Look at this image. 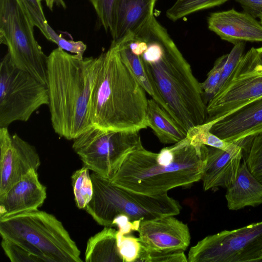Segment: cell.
Here are the masks:
<instances>
[{"label":"cell","instance_id":"1f68e13d","mask_svg":"<svg viewBox=\"0 0 262 262\" xmlns=\"http://www.w3.org/2000/svg\"><path fill=\"white\" fill-rule=\"evenodd\" d=\"M42 1L43 0H22L35 27H37L45 37L49 40V35L46 27L48 23L43 11Z\"/></svg>","mask_w":262,"mask_h":262},{"label":"cell","instance_id":"5b68a950","mask_svg":"<svg viewBox=\"0 0 262 262\" xmlns=\"http://www.w3.org/2000/svg\"><path fill=\"white\" fill-rule=\"evenodd\" d=\"M2 238L15 243L42 262H81L80 252L62 223L38 209L0 218Z\"/></svg>","mask_w":262,"mask_h":262},{"label":"cell","instance_id":"2e32d148","mask_svg":"<svg viewBox=\"0 0 262 262\" xmlns=\"http://www.w3.org/2000/svg\"><path fill=\"white\" fill-rule=\"evenodd\" d=\"M46 198V187L39 181L37 170L32 169L0 195V218L37 210Z\"/></svg>","mask_w":262,"mask_h":262},{"label":"cell","instance_id":"8fae6325","mask_svg":"<svg viewBox=\"0 0 262 262\" xmlns=\"http://www.w3.org/2000/svg\"><path fill=\"white\" fill-rule=\"evenodd\" d=\"M262 96V62L256 49L243 54L223 85L208 101L205 122H216L248 102Z\"/></svg>","mask_w":262,"mask_h":262},{"label":"cell","instance_id":"f546056e","mask_svg":"<svg viewBox=\"0 0 262 262\" xmlns=\"http://www.w3.org/2000/svg\"><path fill=\"white\" fill-rule=\"evenodd\" d=\"M188 259L183 251L152 252L143 245L137 262H187Z\"/></svg>","mask_w":262,"mask_h":262},{"label":"cell","instance_id":"277c9868","mask_svg":"<svg viewBox=\"0 0 262 262\" xmlns=\"http://www.w3.org/2000/svg\"><path fill=\"white\" fill-rule=\"evenodd\" d=\"M95 60L59 48L48 56L46 85L52 126L67 140H74L92 127L89 107Z\"/></svg>","mask_w":262,"mask_h":262},{"label":"cell","instance_id":"6da1fadb","mask_svg":"<svg viewBox=\"0 0 262 262\" xmlns=\"http://www.w3.org/2000/svg\"><path fill=\"white\" fill-rule=\"evenodd\" d=\"M125 43L139 56L166 103L168 114L186 132L205 122L207 104L199 82L167 30L154 15Z\"/></svg>","mask_w":262,"mask_h":262},{"label":"cell","instance_id":"5bb4252c","mask_svg":"<svg viewBox=\"0 0 262 262\" xmlns=\"http://www.w3.org/2000/svg\"><path fill=\"white\" fill-rule=\"evenodd\" d=\"M137 231L142 245L149 251H184L190 242L187 225L174 215L142 221Z\"/></svg>","mask_w":262,"mask_h":262},{"label":"cell","instance_id":"8d00e7d4","mask_svg":"<svg viewBox=\"0 0 262 262\" xmlns=\"http://www.w3.org/2000/svg\"><path fill=\"white\" fill-rule=\"evenodd\" d=\"M256 51H257L258 55L259 56V58L260 60H261V61L262 62V47L258 48H256Z\"/></svg>","mask_w":262,"mask_h":262},{"label":"cell","instance_id":"8992f818","mask_svg":"<svg viewBox=\"0 0 262 262\" xmlns=\"http://www.w3.org/2000/svg\"><path fill=\"white\" fill-rule=\"evenodd\" d=\"M91 178L93 194L84 209L101 226H113L114 219L121 214L135 222L174 216L180 212L179 202L167 193L146 195L136 192L94 172Z\"/></svg>","mask_w":262,"mask_h":262},{"label":"cell","instance_id":"3957f363","mask_svg":"<svg viewBox=\"0 0 262 262\" xmlns=\"http://www.w3.org/2000/svg\"><path fill=\"white\" fill-rule=\"evenodd\" d=\"M207 155V146L194 145L187 137L158 153L142 146L129 153L109 180L146 195L165 193L201 180Z\"/></svg>","mask_w":262,"mask_h":262},{"label":"cell","instance_id":"9a60e30c","mask_svg":"<svg viewBox=\"0 0 262 262\" xmlns=\"http://www.w3.org/2000/svg\"><path fill=\"white\" fill-rule=\"evenodd\" d=\"M208 29L224 40L262 42V25L247 12L234 9L213 12L207 18Z\"/></svg>","mask_w":262,"mask_h":262},{"label":"cell","instance_id":"4316f807","mask_svg":"<svg viewBox=\"0 0 262 262\" xmlns=\"http://www.w3.org/2000/svg\"><path fill=\"white\" fill-rule=\"evenodd\" d=\"M117 239L123 262H137L142 249L139 237L122 234L117 230Z\"/></svg>","mask_w":262,"mask_h":262},{"label":"cell","instance_id":"9c48e42d","mask_svg":"<svg viewBox=\"0 0 262 262\" xmlns=\"http://www.w3.org/2000/svg\"><path fill=\"white\" fill-rule=\"evenodd\" d=\"M48 104L47 85L15 67L7 53L0 64V127L27 121L40 106Z\"/></svg>","mask_w":262,"mask_h":262},{"label":"cell","instance_id":"d6986e66","mask_svg":"<svg viewBox=\"0 0 262 262\" xmlns=\"http://www.w3.org/2000/svg\"><path fill=\"white\" fill-rule=\"evenodd\" d=\"M227 189L225 198L230 210L262 204V183L249 170L245 160L241 164L236 180Z\"/></svg>","mask_w":262,"mask_h":262},{"label":"cell","instance_id":"83f0119b","mask_svg":"<svg viewBox=\"0 0 262 262\" xmlns=\"http://www.w3.org/2000/svg\"><path fill=\"white\" fill-rule=\"evenodd\" d=\"M228 54L219 57L215 60L212 69L207 74L206 80L200 83L204 95L209 98V100L217 91L224 66Z\"/></svg>","mask_w":262,"mask_h":262},{"label":"cell","instance_id":"836d02e7","mask_svg":"<svg viewBox=\"0 0 262 262\" xmlns=\"http://www.w3.org/2000/svg\"><path fill=\"white\" fill-rule=\"evenodd\" d=\"M90 1L105 31H110L112 10L115 0H90Z\"/></svg>","mask_w":262,"mask_h":262},{"label":"cell","instance_id":"44dd1931","mask_svg":"<svg viewBox=\"0 0 262 262\" xmlns=\"http://www.w3.org/2000/svg\"><path fill=\"white\" fill-rule=\"evenodd\" d=\"M86 262H123L117 239V230L104 227L89 238L85 252Z\"/></svg>","mask_w":262,"mask_h":262},{"label":"cell","instance_id":"ac0fdd59","mask_svg":"<svg viewBox=\"0 0 262 262\" xmlns=\"http://www.w3.org/2000/svg\"><path fill=\"white\" fill-rule=\"evenodd\" d=\"M157 0H115L110 32L115 43L127 39L154 15Z\"/></svg>","mask_w":262,"mask_h":262},{"label":"cell","instance_id":"4dcf8cb0","mask_svg":"<svg viewBox=\"0 0 262 262\" xmlns=\"http://www.w3.org/2000/svg\"><path fill=\"white\" fill-rule=\"evenodd\" d=\"M46 27L49 35V40L56 43L58 48L65 51L83 57V53L86 49V46L82 41L67 40L57 34L48 24Z\"/></svg>","mask_w":262,"mask_h":262},{"label":"cell","instance_id":"7a4b0ae2","mask_svg":"<svg viewBox=\"0 0 262 262\" xmlns=\"http://www.w3.org/2000/svg\"><path fill=\"white\" fill-rule=\"evenodd\" d=\"M147 104L146 91L112 42L94 63L89 107L92 126L119 131L146 128Z\"/></svg>","mask_w":262,"mask_h":262},{"label":"cell","instance_id":"52a82bcc","mask_svg":"<svg viewBox=\"0 0 262 262\" xmlns=\"http://www.w3.org/2000/svg\"><path fill=\"white\" fill-rule=\"evenodd\" d=\"M34 23L22 0H0V42L11 63L46 85L48 56L36 40Z\"/></svg>","mask_w":262,"mask_h":262},{"label":"cell","instance_id":"e0dca14e","mask_svg":"<svg viewBox=\"0 0 262 262\" xmlns=\"http://www.w3.org/2000/svg\"><path fill=\"white\" fill-rule=\"evenodd\" d=\"M243 150L235 143L227 150L207 146L206 162L201 179L204 191L218 187L227 188L235 182Z\"/></svg>","mask_w":262,"mask_h":262},{"label":"cell","instance_id":"ba28073f","mask_svg":"<svg viewBox=\"0 0 262 262\" xmlns=\"http://www.w3.org/2000/svg\"><path fill=\"white\" fill-rule=\"evenodd\" d=\"M140 131H119L92 126L74 139L72 148L92 172L110 179L126 157L143 146Z\"/></svg>","mask_w":262,"mask_h":262},{"label":"cell","instance_id":"7c38bea8","mask_svg":"<svg viewBox=\"0 0 262 262\" xmlns=\"http://www.w3.org/2000/svg\"><path fill=\"white\" fill-rule=\"evenodd\" d=\"M0 195L30 170H37L40 159L35 147L8 127H0Z\"/></svg>","mask_w":262,"mask_h":262},{"label":"cell","instance_id":"cb8c5ba5","mask_svg":"<svg viewBox=\"0 0 262 262\" xmlns=\"http://www.w3.org/2000/svg\"><path fill=\"white\" fill-rule=\"evenodd\" d=\"M214 123L211 121L194 126L188 130L186 137L194 145H205L224 150H228L233 143L226 141L210 132Z\"/></svg>","mask_w":262,"mask_h":262},{"label":"cell","instance_id":"d4e9b609","mask_svg":"<svg viewBox=\"0 0 262 262\" xmlns=\"http://www.w3.org/2000/svg\"><path fill=\"white\" fill-rule=\"evenodd\" d=\"M228 0H177L166 12V16L176 21L198 11L220 6Z\"/></svg>","mask_w":262,"mask_h":262},{"label":"cell","instance_id":"30bf717a","mask_svg":"<svg viewBox=\"0 0 262 262\" xmlns=\"http://www.w3.org/2000/svg\"><path fill=\"white\" fill-rule=\"evenodd\" d=\"M189 262H262V221L208 235L192 247Z\"/></svg>","mask_w":262,"mask_h":262},{"label":"cell","instance_id":"484cf974","mask_svg":"<svg viewBox=\"0 0 262 262\" xmlns=\"http://www.w3.org/2000/svg\"><path fill=\"white\" fill-rule=\"evenodd\" d=\"M245 160L251 172L262 183V133L253 139Z\"/></svg>","mask_w":262,"mask_h":262},{"label":"cell","instance_id":"74e56055","mask_svg":"<svg viewBox=\"0 0 262 262\" xmlns=\"http://www.w3.org/2000/svg\"><path fill=\"white\" fill-rule=\"evenodd\" d=\"M259 19L260 20V23L262 25V14L260 16Z\"/></svg>","mask_w":262,"mask_h":262},{"label":"cell","instance_id":"4fadbf2b","mask_svg":"<svg viewBox=\"0 0 262 262\" xmlns=\"http://www.w3.org/2000/svg\"><path fill=\"white\" fill-rule=\"evenodd\" d=\"M210 132L247 150L254 137L262 133V96L218 120Z\"/></svg>","mask_w":262,"mask_h":262},{"label":"cell","instance_id":"d6a6232c","mask_svg":"<svg viewBox=\"0 0 262 262\" xmlns=\"http://www.w3.org/2000/svg\"><path fill=\"white\" fill-rule=\"evenodd\" d=\"M245 47L244 42H238L234 45L233 48L228 54L217 90L223 85L236 67L244 54Z\"/></svg>","mask_w":262,"mask_h":262},{"label":"cell","instance_id":"d590c367","mask_svg":"<svg viewBox=\"0 0 262 262\" xmlns=\"http://www.w3.org/2000/svg\"><path fill=\"white\" fill-rule=\"evenodd\" d=\"M46 2L47 7L51 11L53 10V8L54 4L57 6H61L64 9L66 8V5L63 0H43Z\"/></svg>","mask_w":262,"mask_h":262},{"label":"cell","instance_id":"7402d4cb","mask_svg":"<svg viewBox=\"0 0 262 262\" xmlns=\"http://www.w3.org/2000/svg\"><path fill=\"white\" fill-rule=\"evenodd\" d=\"M114 43L118 47L122 60L129 69L146 92L168 113V107L156 88L150 80L141 57L134 54L125 43Z\"/></svg>","mask_w":262,"mask_h":262},{"label":"cell","instance_id":"603a6c76","mask_svg":"<svg viewBox=\"0 0 262 262\" xmlns=\"http://www.w3.org/2000/svg\"><path fill=\"white\" fill-rule=\"evenodd\" d=\"M90 169L83 166L72 175L74 199L79 209H84L92 198L93 187Z\"/></svg>","mask_w":262,"mask_h":262},{"label":"cell","instance_id":"f1b7e54d","mask_svg":"<svg viewBox=\"0 0 262 262\" xmlns=\"http://www.w3.org/2000/svg\"><path fill=\"white\" fill-rule=\"evenodd\" d=\"M2 247L12 262H42L41 259L23 246L2 238Z\"/></svg>","mask_w":262,"mask_h":262},{"label":"cell","instance_id":"e575fe53","mask_svg":"<svg viewBox=\"0 0 262 262\" xmlns=\"http://www.w3.org/2000/svg\"><path fill=\"white\" fill-rule=\"evenodd\" d=\"M243 8L246 12L255 18L262 14V0H235Z\"/></svg>","mask_w":262,"mask_h":262},{"label":"cell","instance_id":"ffe728a7","mask_svg":"<svg viewBox=\"0 0 262 262\" xmlns=\"http://www.w3.org/2000/svg\"><path fill=\"white\" fill-rule=\"evenodd\" d=\"M146 121L163 144H175L187 136V133L152 98L148 99Z\"/></svg>","mask_w":262,"mask_h":262}]
</instances>
